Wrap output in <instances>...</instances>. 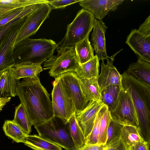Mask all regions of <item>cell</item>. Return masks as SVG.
<instances>
[{
  "label": "cell",
  "mask_w": 150,
  "mask_h": 150,
  "mask_svg": "<svg viewBox=\"0 0 150 150\" xmlns=\"http://www.w3.org/2000/svg\"><path fill=\"white\" fill-rule=\"evenodd\" d=\"M121 75L122 86L129 94L135 108L139 132L144 140L149 144L150 87L125 71Z\"/></svg>",
  "instance_id": "cell-2"
},
{
  "label": "cell",
  "mask_w": 150,
  "mask_h": 150,
  "mask_svg": "<svg viewBox=\"0 0 150 150\" xmlns=\"http://www.w3.org/2000/svg\"><path fill=\"white\" fill-rule=\"evenodd\" d=\"M34 126L41 137L65 150H76L67 124L59 118L53 116L49 120Z\"/></svg>",
  "instance_id": "cell-4"
},
{
  "label": "cell",
  "mask_w": 150,
  "mask_h": 150,
  "mask_svg": "<svg viewBox=\"0 0 150 150\" xmlns=\"http://www.w3.org/2000/svg\"><path fill=\"white\" fill-rule=\"evenodd\" d=\"M52 8L47 2L40 4L26 18L24 25L19 32L15 46L34 35L48 17Z\"/></svg>",
  "instance_id": "cell-10"
},
{
  "label": "cell",
  "mask_w": 150,
  "mask_h": 150,
  "mask_svg": "<svg viewBox=\"0 0 150 150\" xmlns=\"http://www.w3.org/2000/svg\"><path fill=\"white\" fill-rule=\"evenodd\" d=\"M67 125L76 150L83 147L85 144L86 139L83 131L76 119V112L70 118Z\"/></svg>",
  "instance_id": "cell-22"
},
{
  "label": "cell",
  "mask_w": 150,
  "mask_h": 150,
  "mask_svg": "<svg viewBox=\"0 0 150 150\" xmlns=\"http://www.w3.org/2000/svg\"><path fill=\"white\" fill-rule=\"evenodd\" d=\"M11 99V97H6L0 98V112L2 110L4 106L10 101Z\"/></svg>",
  "instance_id": "cell-40"
},
{
  "label": "cell",
  "mask_w": 150,
  "mask_h": 150,
  "mask_svg": "<svg viewBox=\"0 0 150 150\" xmlns=\"http://www.w3.org/2000/svg\"><path fill=\"white\" fill-rule=\"evenodd\" d=\"M107 28L102 21L95 18L91 35V45L95 52L96 55L99 60H101L102 61H104L105 59L109 57L107 54L105 37Z\"/></svg>",
  "instance_id": "cell-16"
},
{
  "label": "cell",
  "mask_w": 150,
  "mask_h": 150,
  "mask_svg": "<svg viewBox=\"0 0 150 150\" xmlns=\"http://www.w3.org/2000/svg\"><path fill=\"white\" fill-rule=\"evenodd\" d=\"M149 144L144 141L132 146L129 150H149Z\"/></svg>",
  "instance_id": "cell-38"
},
{
  "label": "cell",
  "mask_w": 150,
  "mask_h": 150,
  "mask_svg": "<svg viewBox=\"0 0 150 150\" xmlns=\"http://www.w3.org/2000/svg\"><path fill=\"white\" fill-rule=\"evenodd\" d=\"M24 143L34 150H62L59 145L36 134L27 135Z\"/></svg>",
  "instance_id": "cell-23"
},
{
  "label": "cell",
  "mask_w": 150,
  "mask_h": 150,
  "mask_svg": "<svg viewBox=\"0 0 150 150\" xmlns=\"http://www.w3.org/2000/svg\"><path fill=\"white\" fill-rule=\"evenodd\" d=\"M13 121L18 125L26 134L29 135L31 132L32 125L21 103L15 108L14 118Z\"/></svg>",
  "instance_id": "cell-29"
},
{
  "label": "cell",
  "mask_w": 150,
  "mask_h": 150,
  "mask_svg": "<svg viewBox=\"0 0 150 150\" xmlns=\"http://www.w3.org/2000/svg\"><path fill=\"white\" fill-rule=\"evenodd\" d=\"M138 31L146 35H150V16L147 18L145 21L139 26Z\"/></svg>",
  "instance_id": "cell-35"
},
{
  "label": "cell",
  "mask_w": 150,
  "mask_h": 150,
  "mask_svg": "<svg viewBox=\"0 0 150 150\" xmlns=\"http://www.w3.org/2000/svg\"><path fill=\"white\" fill-rule=\"evenodd\" d=\"M121 141L126 150H129L134 144L144 141L137 127L131 126H123L121 133Z\"/></svg>",
  "instance_id": "cell-25"
},
{
  "label": "cell",
  "mask_w": 150,
  "mask_h": 150,
  "mask_svg": "<svg viewBox=\"0 0 150 150\" xmlns=\"http://www.w3.org/2000/svg\"><path fill=\"white\" fill-rule=\"evenodd\" d=\"M53 85L51 95L54 116L67 124L76 112L74 104L59 76L55 79Z\"/></svg>",
  "instance_id": "cell-7"
},
{
  "label": "cell",
  "mask_w": 150,
  "mask_h": 150,
  "mask_svg": "<svg viewBox=\"0 0 150 150\" xmlns=\"http://www.w3.org/2000/svg\"><path fill=\"white\" fill-rule=\"evenodd\" d=\"M107 148L106 144H97L84 145L82 147L76 150H104Z\"/></svg>",
  "instance_id": "cell-36"
},
{
  "label": "cell",
  "mask_w": 150,
  "mask_h": 150,
  "mask_svg": "<svg viewBox=\"0 0 150 150\" xmlns=\"http://www.w3.org/2000/svg\"><path fill=\"white\" fill-rule=\"evenodd\" d=\"M123 126L111 119L107 132L106 145L107 147L117 146L122 144L121 133Z\"/></svg>",
  "instance_id": "cell-27"
},
{
  "label": "cell",
  "mask_w": 150,
  "mask_h": 150,
  "mask_svg": "<svg viewBox=\"0 0 150 150\" xmlns=\"http://www.w3.org/2000/svg\"><path fill=\"white\" fill-rule=\"evenodd\" d=\"M0 98H1L0 97Z\"/></svg>",
  "instance_id": "cell-42"
},
{
  "label": "cell",
  "mask_w": 150,
  "mask_h": 150,
  "mask_svg": "<svg viewBox=\"0 0 150 150\" xmlns=\"http://www.w3.org/2000/svg\"><path fill=\"white\" fill-rule=\"evenodd\" d=\"M26 17L18 19L5 33L0 40V74L15 64L13 55L15 44Z\"/></svg>",
  "instance_id": "cell-8"
},
{
  "label": "cell",
  "mask_w": 150,
  "mask_h": 150,
  "mask_svg": "<svg viewBox=\"0 0 150 150\" xmlns=\"http://www.w3.org/2000/svg\"><path fill=\"white\" fill-rule=\"evenodd\" d=\"M107 106L104 105L96 115L94 123L89 135L86 138L85 145L97 144L100 133V124Z\"/></svg>",
  "instance_id": "cell-30"
},
{
  "label": "cell",
  "mask_w": 150,
  "mask_h": 150,
  "mask_svg": "<svg viewBox=\"0 0 150 150\" xmlns=\"http://www.w3.org/2000/svg\"><path fill=\"white\" fill-rule=\"evenodd\" d=\"M40 4L32 5L24 8L18 9L14 12L0 21V28L13 20L26 17Z\"/></svg>",
  "instance_id": "cell-32"
},
{
  "label": "cell",
  "mask_w": 150,
  "mask_h": 150,
  "mask_svg": "<svg viewBox=\"0 0 150 150\" xmlns=\"http://www.w3.org/2000/svg\"><path fill=\"white\" fill-rule=\"evenodd\" d=\"M121 50L112 56L110 58V61L108 58L107 59V63L106 64L104 61H102L101 73L97 78L101 91L109 85H122L121 74L113 64L115 56Z\"/></svg>",
  "instance_id": "cell-14"
},
{
  "label": "cell",
  "mask_w": 150,
  "mask_h": 150,
  "mask_svg": "<svg viewBox=\"0 0 150 150\" xmlns=\"http://www.w3.org/2000/svg\"><path fill=\"white\" fill-rule=\"evenodd\" d=\"M95 18L90 11L83 8L77 13L73 21L67 26L66 33L57 44L62 46H74L89 35Z\"/></svg>",
  "instance_id": "cell-5"
},
{
  "label": "cell",
  "mask_w": 150,
  "mask_h": 150,
  "mask_svg": "<svg viewBox=\"0 0 150 150\" xmlns=\"http://www.w3.org/2000/svg\"><path fill=\"white\" fill-rule=\"evenodd\" d=\"M123 0H81L82 8L91 12L95 18L102 20L108 12L117 10Z\"/></svg>",
  "instance_id": "cell-13"
},
{
  "label": "cell",
  "mask_w": 150,
  "mask_h": 150,
  "mask_svg": "<svg viewBox=\"0 0 150 150\" xmlns=\"http://www.w3.org/2000/svg\"><path fill=\"white\" fill-rule=\"evenodd\" d=\"M99 61L95 55L89 61L84 63L78 64L74 72L80 79L98 78L99 75Z\"/></svg>",
  "instance_id": "cell-21"
},
{
  "label": "cell",
  "mask_w": 150,
  "mask_h": 150,
  "mask_svg": "<svg viewBox=\"0 0 150 150\" xmlns=\"http://www.w3.org/2000/svg\"><path fill=\"white\" fill-rule=\"evenodd\" d=\"M18 44H20L22 54L15 64L26 62L41 64L52 55L59 45L51 39L45 38L25 39Z\"/></svg>",
  "instance_id": "cell-3"
},
{
  "label": "cell",
  "mask_w": 150,
  "mask_h": 150,
  "mask_svg": "<svg viewBox=\"0 0 150 150\" xmlns=\"http://www.w3.org/2000/svg\"><path fill=\"white\" fill-rule=\"evenodd\" d=\"M110 113L111 118L120 125L138 128V120L132 101L128 91L122 86L117 105Z\"/></svg>",
  "instance_id": "cell-9"
},
{
  "label": "cell",
  "mask_w": 150,
  "mask_h": 150,
  "mask_svg": "<svg viewBox=\"0 0 150 150\" xmlns=\"http://www.w3.org/2000/svg\"><path fill=\"white\" fill-rule=\"evenodd\" d=\"M18 19L13 20L0 28V40L5 33Z\"/></svg>",
  "instance_id": "cell-39"
},
{
  "label": "cell",
  "mask_w": 150,
  "mask_h": 150,
  "mask_svg": "<svg viewBox=\"0 0 150 150\" xmlns=\"http://www.w3.org/2000/svg\"><path fill=\"white\" fill-rule=\"evenodd\" d=\"M81 0H47V3L53 9L64 8L76 3L79 2Z\"/></svg>",
  "instance_id": "cell-34"
},
{
  "label": "cell",
  "mask_w": 150,
  "mask_h": 150,
  "mask_svg": "<svg viewBox=\"0 0 150 150\" xmlns=\"http://www.w3.org/2000/svg\"><path fill=\"white\" fill-rule=\"evenodd\" d=\"M89 35L74 46L75 54L79 64L85 63L94 57V50L89 39Z\"/></svg>",
  "instance_id": "cell-26"
},
{
  "label": "cell",
  "mask_w": 150,
  "mask_h": 150,
  "mask_svg": "<svg viewBox=\"0 0 150 150\" xmlns=\"http://www.w3.org/2000/svg\"><path fill=\"white\" fill-rule=\"evenodd\" d=\"M104 150H126L125 147L122 143L119 146L112 147H108Z\"/></svg>",
  "instance_id": "cell-41"
},
{
  "label": "cell",
  "mask_w": 150,
  "mask_h": 150,
  "mask_svg": "<svg viewBox=\"0 0 150 150\" xmlns=\"http://www.w3.org/2000/svg\"><path fill=\"white\" fill-rule=\"evenodd\" d=\"M19 80L13 76L10 69L0 74L1 98L15 97Z\"/></svg>",
  "instance_id": "cell-17"
},
{
  "label": "cell",
  "mask_w": 150,
  "mask_h": 150,
  "mask_svg": "<svg viewBox=\"0 0 150 150\" xmlns=\"http://www.w3.org/2000/svg\"><path fill=\"white\" fill-rule=\"evenodd\" d=\"M73 102L77 114L84 110L88 102L86 100L79 84V78L74 72H69L59 76Z\"/></svg>",
  "instance_id": "cell-11"
},
{
  "label": "cell",
  "mask_w": 150,
  "mask_h": 150,
  "mask_svg": "<svg viewBox=\"0 0 150 150\" xmlns=\"http://www.w3.org/2000/svg\"><path fill=\"white\" fill-rule=\"evenodd\" d=\"M57 54L52 55L44 63L43 69H49L50 76L55 79L63 74L74 72L78 63L74 46H59Z\"/></svg>",
  "instance_id": "cell-6"
},
{
  "label": "cell",
  "mask_w": 150,
  "mask_h": 150,
  "mask_svg": "<svg viewBox=\"0 0 150 150\" xmlns=\"http://www.w3.org/2000/svg\"><path fill=\"white\" fill-rule=\"evenodd\" d=\"M10 69L14 77L19 80L22 78H35L43 70L41 64L23 62L16 64Z\"/></svg>",
  "instance_id": "cell-20"
},
{
  "label": "cell",
  "mask_w": 150,
  "mask_h": 150,
  "mask_svg": "<svg viewBox=\"0 0 150 150\" xmlns=\"http://www.w3.org/2000/svg\"><path fill=\"white\" fill-rule=\"evenodd\" d=\"M122 88V85H111L101 91V101L110 112L114 110L117 105Z\"/></svg>",
  "instance_id": "cell-24"
},
{
  "label": "cell",
  "mask_w": 150,
  "mask_h": 150,
  "mask_svg": "<svg viewBox=\"0 0 150 150\" xmlns=\"http://www.w3.org/2000/svg\"><path fill=\"white\" fill-rule=\"evenodd\" d=\"M104 105L102 101L89 102L84 110L76 114L86 139L91 131L97 115Z\"/></svg>",
  "instance_id": "cell-15"
},
{
  "label": "cell",
  "mask_w": 150,
  "mask_h": 150,
  "mask_svg": "<svg viewBox=\"0 0 150 150\" xmlns=\"http://www.w3.org/2000/svg\"><path fill=\"white\" fill-rule=\"evenodd\" d=\"M81 91L88 102L101 101V91L98 84L97 78H79Z\"/></svg>",
  "instance_id": "cell-18"
},
{
  "label": "cell",
  "mask_w": 150,
  "mask_h": 150,
  "mask_svg": "<svg viewBox=\"0 0 150 150\" xmlns=\"http://www.w3.org/2000/svg\"><path fill=\"white\" fill-rule=\"evenodd\" d=\"M47 2V0H0V6L5 8H19Z\"/></svg>",
  "instance_id": "cell-31"
},
{
  "label": "cell",
  "mask_w": 150,
  "mask_h": 150,
  "mask_svg": "<svg viewBox=\"0 0 150 150\" xmlns=\"http://www.w3.org/2000/svg\"><path fill=\"white\" fill-rule=\"evenodd\" d=\"M127 73L150 87V63L138 59L131 64Z\"/></svg>",
  "instance_id": "cell-19"
},
{
  "label": "cell",
  "mask_w": 150,
  "mask_h": 150,
  "mask_svg": "<svg viewBox=\"0 0 150 150\" xmlns=\"http://www.w3.org/2000/svg\"><path fill=\"white\" fill-rule=\"evenodd\" d=\"M111 119L110 112L107 107L100 122L98 144H106L107 131Z\"/></svg>",
  "instance_id": "cell-33"
},
{
  "label": "cell",
  "mask_w": 150,
  "mask_h": 150,
  "mask_svg": "<svg viewBox=\"0 0 150 150\" xmlns=\"http://www.w3.org/2000/svg\"><path fill=\"white\" fill-rule=\"evenodd\" d=\"M126 43L138 59L150 63V35L142 34L137 29H132L127 37Z\"/></svg>",
  "instance_id": "cell-12"
},
{
  "label": "cell",
  "mask_w": 150,
  "mask_h": 150,
  "mask_svg": "<svg viewBox=\"0 0 150 150\" xmlns=\"http://www.w3.org/2000/svg\"><path fill=\"white\" fill-rule=\"evenodd\" d=\"M3 129L5 134L17 143H24L27 135L12 120L5 121Z\"/></svg>",
  "instance_id": "cell-28"
},
{
  "label": "cell",
  "mask_w": 150,
  "mask_h": 150,
  "mask_svg": "<svg viewBox=\"0 0 150 150\" xmlns=\"http://www.w3.org/2000/svg\"><path fill=\"white\" fill-rule=\"evenodd\" d=\"M16 93L32 125L41 124L54 116L50 94L38 76L23 78L18 84Z\"/></svg>",
  "instance_id": "cell-1"
},
{
  "label": "cell",
  "mask_w": 150,
  "mask_h": 150,
  "mask_svg": "<svg viewBox=\"0 0 150 150\" xmlns=\"http://www.w3.org/2000/svg\"><path fill=\"white\" fill-rule=\"evenodd\" d=\"M19 8H5L0 6V21L11 15Z\"/></svg>",
  "instance_id": "cell-37"
}]
</instances>
